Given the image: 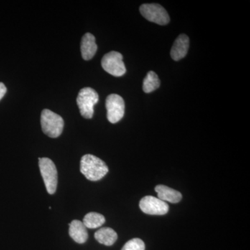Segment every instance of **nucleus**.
<instances>
[{
  "label": "nucleus",
  "mask_w": 250,
  "mask_h": 250,
  "mask_svg": "<svg viewBox=\"0 0 250 250\" xmlns=\"http://www.w3.org/2000/svg\"><path fill=\"white\" fill-rule=\"evenodd\" d=\"M95 238L101 244L111 246L118 239V234L113 229L103 228L95 232Z\"/></svg>",
  "instance_id": "13"
},
{
  "label": "nucleus",
  "mask_w": 250,
  "mask_h": 250,
  "mask_svg": "<svg viewBox=\"0 0 250 250\" xmlns=\"http://www.w3.org/2000/svg\"><path fill=\"white\" fill-rule=\"evenodd\" d=\"M39 167L47 191L53 195L58 184V172L53 161L49 158H39Z\"/></svg>",
  "instance_id": "4"
},
{
  "label": "nucleus",
  "mask_w": 250,
  "mask_h": 250,
  "mask_svg": "<svg viewBox=\"0 0 250 250\" xmlns=\"http://www.w3.org/2000/svg\"><path fill=\"white\" fill-rule=\"evenodd\" d=\"M155 191L157 192L158 198L164 202L176 204L180 202L182 199V195L180 192L174 190L170 187H166V186H156Z\"/></svg>",
  "instance_id": "12"
},
{
  "label": "nucleus",
  "mask_w": 250,
  "mask_h": 250,
  "mask_svg": "<svg viewBox=\"0 0 250 250\" xmlns=\"http://www.w3.org/2000/svg\"><path fill=\"white\" fill-rule=\"evenodd\" d=\"M98 93L90 87L82 88L78 94L77 103L82 116L86 119L93 118L94 106L98 103Z\"/></svg>",
  "instance_id": "3"
},
{
  "label": "nucleus",
  "mask_w": 250,
  "mask_h": 250,
  "mask_svg": "<svg viewBox=\"0 0 250 250\" xmlns=\"http://www.w3.org/2000/svg\"><path fill=\"white\" fill-rule=\"evenodd\" d=\"M69 234L74 241L80 244H83L86 242L88 237V231L83 222L74 220L69 224Z\"/></svg>",
  "instance_id": "11"
},
{
  "label": "nucleus",
  "mask_w": 250,
  "mask_h": 250,
  "mask_svg": "<svg viewBox=\"0 0 250 250\" xmlns=\"http://www.w3.org/2000/svg\"><path fill=\"white\" fill-rule=\"evenodd\" d=\"M105 223L103 215L95 212L87 213L83 218V223L86 228L95 229L100 228Z\"/></svg>",
  "instance_id": "15"
},
{
  "label": "nucleus",
  "mask_w": 250,
  "mask_h": 250,
  "mask_svg": "<svg viewBox=\"0 0 250 250\" xmlns=\"http://www.w3.org/2000/svg\"><path fill=\"white\" fill-rule=\"evenodd\" d=\"M139 207L143 213L148 215H166L169 210V206L166 202L153 196L143 197L140 201Z\"/></svg>",
  "instance_id": "8"
},
{
  "label": "nucleus",
  "mask_w": 250,
  "mask_h": 250,
  "mask_svg": "<svg viewBox=\"0 0 250 250\" xmlns=\"http://www.w3.org/2000/svg\"><path fill=\"white\" fill-rule=\"evenodd\" d=\"M189 48V38L185 34H181L174 41L170 55L174 61L181 60L187 56Z\"/></svg>",
  "instance_id": "9"
},
{
  "label": "nucleus",
  "mask_w": 250,
  "mask_h": 250,
  "mask_svg": "<svg viewBox=\"0 0 250 250\" xmlns=\"http://www.w3.org/2000/svg\"><path fill=\"white\" fill-rule=\"evenodd\" d=\"M98 50V45L95 42V38L90 33H86L82 38L81 42V52L82 58L89 61L93 58Z\"/></svg>",
  "instance_id": "10"
},
{
  "label": "nucleus",
  "mask_w": 250,
  "mask_h": 250,
  "mask_svg": "<svg viewBox=\"0 0 250 250\" xmlns=\"http://www.w3.org/2000/svg\"><path fill=\"white\" fill-rule=\"evenodd\" d=\"M41 126L44 134L50 138H57L62 134L64 121L62 117L49 109L41 113Z\"/></svg>",
  "instance_id": "2"
},
{
  "label": "nucleus",
  "mask_w": 250,
  "mask_h": 250,
  "mask_svg": "<svg viewBox=\"0 0 250 250\" xmlns=\"http://www.w3.org/2000/svg\"><path fill=\"white\" fill-rule=\"evenodd\" d=\"M141 15L149 22L159 25H166L170 22V17L166 10L158 4H144L140 7Z\"/></svg>",
  "instance_id": "5"
},
{
  "label": "nucleus",
  "mask_w": 250,
  "mask_h": 250,
  "mask_svg": "<svg viewBox=\"0 0 250 250\" xmlns=\"http://www.w3.org/2000/svg\"><path fill=\"white\" fill-rule=\"evenodd\" d=\"M108 121L113 124L118 123L125 115V101L117 94L108 95L106 100Z\"/></svg>",
  "instance_id": "7"
},
{
  "label": "nucleus",
  "mask_w": 250,
  "mask_h": 250,
  "mask_svg": "<svg viewBox=\"0 0 250 250\" xmlns=\"http://www.w3.org/2000/svg\"><path fill=\"white\" fill-rule=\"evenodd\" d=\"M80 171L85 178L96 182L108 173V167L100 158L92 154H85L81 159Z\"/></svg>",
  "instance_id": "1"
},
{
  "label": "nucleus",
  "mask_w": 250,
  "mask_h": 250,
  "mask_svg": "<svg viewBox=\"0 0 250 250\" xmlns=\"http://www.w3.org/2000/svg\"><path fill=\"white\" fill-rule=\"evenodd\" d=\"M145 249H146V246L142 240L140 238H133L126 243L122 250H145Z\"/></svg>",
  "instance_id": "16"
},
{
  "label": "nucleus",
  "mask_w": 250,
  "mask_h": 250,
  "mask_svg": "<svg viewBox=\"0 0 250 250\" xmlns=\"http://www.w3.org/2000/svg\"><path fill=\"white\" fill-rule=\"evenodd\" d=\"M6 93V88L4 83L0 82V100L3 98Z\"/></svg>",
  "instance_id": "17"
},
{
  "label": "nucleus",
  "mask_w": 250,
  "mask_h": 250,
  "mask_svg": "<svg viewBox=\"0 0 250 250\" xmlns=\"http://www.w3.org/2000/svg\"><path fill=\"white\" fill-rule=\"evenodd\" d=\"M160 80H159L155 72L149 71L146 75L144 81H143V91L146 93H151V92L158 89L160 86Z\"/></svg>",
  "instance_id": "14"
},
{
  "label": "nucleus",
  "mask_w": 250,
  "mask_h": 250,
  "mask_svg": "<svg viewBox=\"0 0 250 250\" xmlns=\"http://www.w3.org/2000/svg\"><path fill=\"white\" fill-rule=\"evenodd\" d=\"M123 55L118 52H108L102 59L104 70L114 77H121L126 73V67L123 61Z\"/></svg>",
  "instance_id": "6"
}]
</instances>
